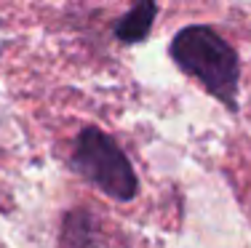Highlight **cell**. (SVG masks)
<instances>
[{
  "label": "cell",
  "instance_id": "6da1fadb",
  "mask_svg": "<svg viewBox=\"0 0 251 248\" xmlns=\"http://www.w3.org/2000/svg\"><path fill=\"white\" fill-rule=\"evenodd\" d=\"M171 59L182 72L201 80V86L227 110L238 107V56L211 27L193 24L179 29L171 43Z\"/></svg>",
  "mask_w": 251,
  "mask_h": 248
},
{
  "label": "cell",
  "instance_id": "7a4b0ae2",
  "mask_svg": "<svg viewBox=\"0 0 251 248\" xmlns=\"http://www.w3.org/2000/svg\"><path fill=\"white\" fill-rule=\"evenodd\" d=\"M73 168L115 200H131L139 190L136 174L126 152L107 134L88 126L77 134L73 150Z\"/></svg>",
  "mask_w": 251,
  "mask_h": 248
},
{
  "label": "cell",
  "instance_id": "3957f363",
  "mask_svg": "<svg viewBox=\"0 0 251 248\" xmlns=\"http://www.w3.org/2000/svg\"><path fill=\"white\" fill-rule=\"evenodd\" d=\"M158 16V5L155 3H136L126 16H121L115 24V38L121 43H139L147 38L152 29V22Z\"/></svg>",
  "mask_w": 251,
  "mask_h": 248
}]
</instances>
